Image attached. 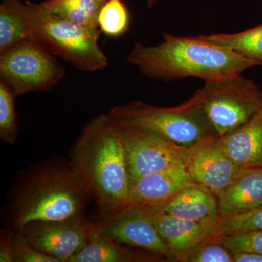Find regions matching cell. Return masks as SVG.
I'll use <instances>...</instances> for the list:
<instances>
[{
    "label": "cell",
    "instance_id": "obj_1",
    "mask_svg": "<svg viewBox=\"0 0 262 262\" xmlns=\"http://www.w3.org/2000/svg\"><path fill=\"white\" fill-rule=\"evenodd\" d=\"M163 34V42L158 46L136 43L127 58L149 78L173 81L196 77L208 82L262 65V62L207 42L198 36Z\"/></svg>",
    "mask_w": 262,
    "mask_h": 262
},
{
    "label": "cell",
    "instance_id": "obj_2",
    "mask_svg": "<svg viewBox=\"0 0 262 262\" xmlns=\"http://www.w3.org/2000/svg\"><path fill=\"white\" fill-rule=\"evenodd\" d=\"M70 162L101 210L121 208L130 187L121 132L108 114L91 119L71 151Z\"/></svg>",
    "mask_w": 262,
    "mask_h": 262
},
{
    "label": "cell",
    "instance_id": "obj_3",
    "mask_svg": "<svg viewBox=\"0 0 262 262\" xmlns=\"http://www.w3.org/2000/svg\"><path fill=\"white\" fill-rule=\"evenodd\" d=\"M89 189L70 162L51 160L33 167L19 182L12 202V229L29 222L84 214Z\"/></svg>",
    "mask_w": 262,
    "mask_h": 262
},
{
    "label": "cell",
    "instance_id": "obj_4",
    "mask_svg": "<svg viewBox=\"0 0 262 262\" xmlns=\"http://www.w3.org/2000/svg\"><path fill=\"white\" fill-rule=\"evenodd\" d=\"M31 39L77 70L95 72L106 68L108 59L98 46V27L80 25L53 16L40 4L26 2Z\"/></svg>",
    "mask_w": 262,
    "mask_h": 262
},
{
    "label": "cell",
    "instance_id": "obj_5",
    "mask_svg": "<svg viewBox=\"0 0 262 262\" xmlns=\"http://www.w3.org/2000/svg\"><path fill=\"white\" fill-rule=\"evenodd\" d=\"M206 116L217 135L229 134L262 108V91L241 74L206 82L187 101Z\"/></svg>",
    "mask_w": 262,
    "mask_h": 262
},
{
    "label": "cell",
    "instance_id": "obj_6",
    "mask_svg": "<svg viewBox=\"0 0 262 262\" xmlns=\"http://www.w3.org/2000/svg\"><path fill=\"white\" fill-rule=\"evenodd\" d=\"M108 114L117 123L151 131L184 147L217 135L201 110L187 101L171 108L133 101L115 106Z\"/></svg>",
    "mask_w": 262,
    "mask_h": 262
},
{
    "label": "cell",
    "instance_id": "obj_7",
    "mask_svg": "<svg viewBox=\"0 0 262 262\" xmlns=\"http://www.w3.org/2000/svg\"><path fill=\"white\" fill-rule=\"evenodd\" d=\"M55 56L33 39L17 43L0 52V81L15 96L51 89L66 74Z\"/></svg>",
    "mask_w": 262,
    "mask_h": 262
},
{
    "label": "cell",
    "instance_id": "obj_8",
    "mask_svg": "<svg viewBox=\"0 0 262 262\" xmlns=\"http://www.w3.org/2000/svg\"><path fill=\"white\" fill-rule=\"evenodd\" d=\"M121 132L131 183L139 177L174 168H187L189 148L145 129L117 123Z\"/></svg>",
    "mask_w": 262,
    "mask_h": 262
},
{
    "label": "cell",
    "instance_id": "obj_9",
    "mask_svg": "<svg viewBox=\"0 0 262 262\" xmlns=\"http://www.w3.org/2000/svg\"><path fill=\"white\" fill-rule=\"evenodd\" d=\"M93 224L80 214L61 220L33 221L18 231L41 252L58 262H70L85 246Z\"/></svg>",
    "mask_w": 262,
    "mask_h": 262
},
{
    "label": "cell",
    "instance_id": "obj_10",
    "mask_svg": "<svg viewBox=\"0 0 262 262\" xmlns=\"http://www.w3.org/2000/svg\"><path fill=\"white\" fill-rule=\"evenodd\" d=\"M105 236L117 243L170 256V248L144 207L125 206L96 223Z\"/></svg>",
    "mask_w": 262,
    "mask_h": 262
},
{
    "label": "cell",
    "instance_id": "obj_11",
    "mask_svg": "<svg viewBox=\"0 0 262 262\" xmlns=\"http://www.w3.org/2000/svg\"><path fill=\"white\" fill-rule=\"evenodd\" d=\"M242 168L227 154L220 136H210L189 148L188 173L193 182L208 188L215 195Z\"/></svg>",
    "mask_w": 262,
    "mask_h": 262
},
{
    "label": "cell",
    "instance_id": "obj_12",
    "mask_svg": "<svg viewBox=\"0 0 262 262\" xmlns=\"http://www.w3.org/2000/svg\"><path fill=\"white\" fill-rule=\"evenodd\" d=\"M148 207L177 218L208 225H213L220 216L216 195L194 182L183 187L168 201Z\"/></svg>",
    "mask_w": 262,
    "mask_h": 262
},
{
    "label": "cell",
    "instance_id": "obj_13",
    "mask_svg": "<svg viewBox=\"0 0 262 262\" xmlns=\"http://www.w3.org/2000/svg\"><path fill=\"white\" fill-rule=\"evenodd\" d=\"M191 182L193 180L187 168L184 167L139 177L131 183L126 201L122 206H158Z\"/></svg>",
    "mask_w": 262,
    "mask_h": 262
},
{
    "label": "cell",
    "instance_id": "obj_14",
    "mask_svg": "<svg viewBox=\"0 0 262 262\" xmlns=\"http://www.w3.org/2000/svg\"><path fill=\"white\" fill-rule=\"evenodd\" d=\"M220 216L244 214L262 207V167L241 169L216 195Z\"/></svg>",
    "mask_w": 262,
    "mask_h": 262
},
{
    "label": "cell",
    "instance_id": "obj_15",
    "mask_svg": "<svg viewBox=\"0 0 262 262\" xmlns=\"http://www.w3.org/2000/svg\"><path fill=\"white\" fill-rule=\"evenodd\" d=\"M143 207L146 208L158 232L168 244L170 256L176 259L211 237L212 225L183 220L157 211L151 207Z\"/></svg>",
    "mask_w": 262,
    "mask_h": 262
},
{
    "label": "cell",
    "instance_id": "obj_16",
    "mask_svg": "<svg viewBox=\"0 0 262 262\" xmlns=\"http://www.w3.org/2000/svg\"><path fill=\"white\" fill-rule=\"evenodd\" d=\"M220 139L227 154L241 168L262 167V108Z\"/></svg>",
    "mask_w": 262,
    "mask_h": 262
},
{
    "label": "cell",
    "instance_id": "obj_17",
    "mask_svg": "<svg viewBox=\"0 0 262 262\" xmlns=\"http://www.w3.org/2000/svg\"><path fill=\"white\" fill-rule=\"evenodd\" d=\"M27 39H31L27 5L22 0H1L0 52Z\"/></svg>",
    "mask_w": 262,
    "mask_h": 262
},
{
    "label": "cell",
    "instance_id": "obj_18",
    "mask_svg": "<svg viewBox=\"0 0 262 262\" xmlns=\"http://www.w3.org/2000/svg\"><path fill=\"white\" fill-rule=\"evenodd\" d=\"M136 258L131 250L108 238L94 223L85 246L70 262H127Z\"/></svg>",
    "mask_w": 262,
    "mask_h": 262
},
{
    "label": "cell",
    "instance_id": "obj_19",
    "mask_svg": "<svg viewBox=\"0 0 262 262\" xmlns=\"http://www.w3.org/2000/svg\"><path fill=\"white\" fill-rule=\"evenodd\" d=\"M106 0H46L40 3L57 18L80 25L98 27L100 10Z\"/></svg>",
    "mask_w": 262,
    "mask_h": 262
},
{
    "label": "cell",
    "instance_id": "obj_20",
    "mask_svg": "<svg viewBox=\"0 0 262 262\" xmlns=\"http://www.w3.org/2000/svg\"><path fill=\"white\" fill-rule=\"evenodd\" d=\"M198 37L246 58L262 62V24L234 34H214Z\"/></svg>",
    "mask_w": 262,
    "mask_h": 262
},
{
    "label": "cell",
    "instance_id": "obj_21",
    "mask_svg": "<svg viewBox=\"0 0 262 262\" xmlns=\"http://www.w3.org/2000/svg\"><path fill=\"white\" fill-rule=\"evenodd\" d=\"M130 15L122 0H106L98 17V27L105 35L119 37L127 32Z\"/></svg>",
    "mask_w": 262,
    "mask_h": 262
},
{
    "label": "cell",
    "instance_id": "obj_22",
    "mask_svg": "<svg viewBox=\"0 0 262 262\" xmlns=\"http://www.w3.org/2000/svg\"><path fill=\"white\" fill-rule=\"evenodd\" d=\"M248 231H262V207L244 214L220 216L211 227V236L220 237Z\"/></svg>",
    "mask_w": 262,
    "mask_h": 262
},
{
    "label": "cell",
    "instance_id": "obj_23",
    "mask_svg": "<svg viewBox=\"0 0 262 262\" xmlns=\"http://www.w3.org/2000/svg\"><path fill=\"white\" fill-rule=\"evenodd\" d=\"M13 91L0 81V138L9 144H14L18 133V118Z\"/></svg>",
    "mask_w": 262,
    "mask_h": 262
},
{
    "label": "cell",
    "instance_id": "obj_24",
    "mask_svg": "<svg viewBox=\"0 0 262 262\" xmlns=\"http://www.w3.org/2000/svg\"><path fill=\"white\" fill-rule=\"evenodd\" d=\"M177 261L184 262H234L233 253L217 237H210L184 253Z\"/></svg>",
    "mask_w": 262,
    "mask_h": 262
},
{
    "label": "cell",
    "instance_id": "obj_25",
    "mask_svg": "<svg viewBox=\"0 0 262 262\" xmlns=\"http://www.w3.org/2000/svg\"><path fill=\"white\" fill-rule=\"evenodd\" d=\"M217 237L232 253L252 252L262 254V231H248Z\"/></svg>",
    "mask_w": 262,
    "mask_h": 262
},
{
    "label": "cell",
    "instance_id": "obj_26",
    "mask_svg": "<svg viewBox=\"0 0 262 262\" xmlns=\"http://www.w3.org/2000/svg\"><path fill=\"white\" fill-rule=\"evenodd\" d=\"M12 251L13 262H58L33 247L18 230H15L12 237Z\"/></svg>",
    "mask_w": 262,
    "mask_h": 262
},
{
    "label": "cell",
    "instance_id": "obj_27",
    "mask_svg": "<svg viewBox=\"0 0 262 262\" xmlns=\"http://www.w3.org/2000/svg\"><path fill=\"white\" fill-rule=\"evenodd\" d=\"M15 230L10 229L2 235L0 244V261L13 262V251H12V237Z\"/></svg>",
    "mask_w": 262,
    "mask_h": 262
},
{
    "label": "cell",
    "instance_id": "obj_28",
    "mask_svg": "<svg viewBox=\"0 0 262 262\" xmlns=\"http://www.w3.org/2000/svg\"><path fill=\"white\" fill-rule=\"evenodd\" d=\"M234 262H262V254L252 252L233 253Z\"/></svg>",
    "mask_w": 262,
    "mask_h": 262
},
{
    "label": "cell",
    "instance_id": "obj_29",
    "mask_svg": "<svg viewBox=\"0 0 262 262\" xmlns=\"http://www.w3.org/2000/svg\"><path fill=\"white\" fill-rule=\"evenodd\" d=\"M157 1H158V0H146V2H147L148 7H149V8H151V7L157 3Z\"/></svg>",
    "mask_w": 262,
    "mask_h": 262
}]
</instances>
